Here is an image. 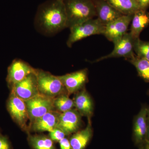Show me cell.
<instances>
[{
	"label": "cell",
	"mask_w": 149,
	"mask_h": 149,
	"mask_svg": "<svg viewBox=\"0 0 149 149\" xmlns=\"http://www.w3.org/2000/svg\"><path fill=\"white\" fill-rule=\"evenodd\" d=\"M67 17L64 2L60 0H49L37 10L35 24L43 35H55L67 28Z\"/></svg>",
	"instance_id": "1"
},
{
	"label": "cell",
	"mask_w": 149,
	"mask_h": 149,
	"mask_svg": "<svg viewBox=\"0 0 149 149\" xmlns=\"http://www.w3.org/2000/svg\"><path fill=\"white\" fill-rule=\"evenodd\" d=\"M63 2L67 17V28H70L96 16L93 0H65Z\"/></svg>",
	"instance_id": "2"
},
{
	"label": "cell",
	"mask_w": 149,
	"mask_h": 149,
	"mask_svg": "<svg viewBox=\"0 0 149 149\" xmlns=\"http://www.w3.org/2000/svg\"><path fill=\"white\" fill-rule=\"evenodd\" d=\"M35 74L39 94L54 98L61 94H68L66 89L58 76L39 69H36Z\"/></svg>",
	"instance_id": "3"
},
{
	"label": "cell",
	"mask_w": 149,
	"mask_h": 149,
	"mask_svg": "<svg viewBox=\"0 0 149 149\" xmlns=\"http://www.w3.org/2000/svg\"><path fill=\"white\" fill-rule=\"evenodd\" d=\"M105 25L98 18L91 19L70 27L67 45L71 47L74 43L92 35H103Z\"/></svg>",
	"instance_id": "4"
},
{
	"label": "cell",
	"mask_w": 149,
	"mask_h": 149,
	"mask_svg": "<svg viewBox=\"0 0 149 149\" xmlns=\"http://www.w3.org/2000/svg\"><path fill=\"white\" fill-rule=\"evenodd\" d=\"M6 108L14 121L22 130L27 133V123L29 118L25 101L10 93L7 101Z\"/></svg>",
	"instance_id": "5"
},
{
	"label": "cell",
	"mask_w": 149,
	"mask_h": 149,
	"mask_svg": "<svg viewBox=\"0 0 149 149\" xmlns=\"http://www.w3.org/2000/svg\"><path fill=\"white\" fill-rule=\"evenodd\" d=\"M54 99L39 95L25 101L30 122L49 112L56 111Z\"/></svg>",
	"instance_id": "6"
},
{
	"label": "cell",
	"mask_w": 149,
	"mask_h": 149,
	"mask_svg": "<svg viewBox=\"0 0 149 149\" xmlns=\"http://www.w3.org/2000/svg\"><path fill=\"white\" fill-rule=\"evenodd\" d=\"M148 108L146 105L141 107L140 111L133 120L132 138L134 144L139 149H142L147 142Z\"/></svg>",
	"instance_id": "7"
},
{
	"label": "cell",
	"mask_w": 149,
	"mask_h": 149,
	"mask_svg": "<svg viewBox=\"0 0 149 149\" xmlns=\"http://www.w3.org/2000/svg\"><path fill=\"white\" fill-rule=\"evenodd\" d=\"M133 15H123L106 24L104 36L113 44L117 42L127 33Z\"/></svg>",
	"instance_id": "8"
},
{
	"label": "cell",
	"mask_w": 149,
	"mask_h": 149,
	"mask_svg": "<svg viewBox=\"0 0 149 149\" xmlns=\"http://www.w3.org/2000/svg\"><path fill=\"white\" fill-rule=\"evenodd\" d=\"M133 39L130 32H127L118 42L114 44V48L111 53L95 60L93 63L98 62L108 58L124 57L126 60L135 55Z\"/></svg>",
	"instance_id": "9"
},
{
	"label": "cell",
	"mask_w": 149,
	"mask_h": 149,
	"mask_svg": "<svg viewBox=\"0 0 149 149\" xmlns=\"http://www.w3.org/2000/svg\"><path fill=\"white\" fill-rule=\"evenodd\" d=\"M10 89L11 93L24 101L39 95L35 72L29 74L23 80L13 86Z\"/></svg>",
	"instance_id": "10"
},
{
	"label": "cell",
	"mask_w": 149,
	"mask_h": 149,
	"mask_svg": "<svg viewBox=\"0 0 149 149\" xmlns=\"http://www.w3.org/2000/svg\"><path fill=\"white\" fill-rule=\"evenodd\" d=\"M70 95L84 88L88 80L87 69H83L64 75L58 76Z\"/></svg>",
	"instance_id": "11"
},
{
	"label": "cell",
	"mask_w": 149,
	"mask_h": 149,
	"mask_svg": "<svg viewBox=\"0 0 149 149\" xmlns=\"http://www.w3.org/2000/svg\"><path fill=\"white\" fill-rule=\"evenodd\" d=\"M35 68L24 61L15 60L8 70L6 80L10 88L23 80L29 74L35 73Z\"/></svg>",
	"instance_id": "12"
},
{
	"label": "cell",
	"mask_w": 149,
	"mask_h": 149,
	"mask_svg": "<svg viewBox=\"0 0 149 149\" xmlns=\"http://www.w3.org/2000/svg\"><path fill=\"white\" fill-rule=\"evenodd\" d=\"M82 116L73 109L61 113L57 127L61 129L66 136H69L80 130L82 125Z\"/></svg>",
	"instance_id": "13"
},
{
	"label": "cell",
	"mask_w": 149,
	"mask_h": 149,
	"mask_svg": "<svg viewBox=\"0 0 149 149\" xmlns=\"http://www.w3.org/2000/svg\"><path fill=\"white\" fill-rule=\"evenodd\" d=\"M61 113L56 111L49 112L41 117L30 122L28 127V132H49L56 128Z\"/></svg>",
	"instance_id": "14"
},
{
	"label": "cell",
	"mask_w": 149,
	"mask_h": 149,
	"mask_svg": "<svg viewBox=\"0 0 149 149\" xmlns=\"http://www.w3.org/2000/svg\"><path fill=\"white\" fill-rule=\"evenodd\" d=\"M76 93L73 100L74 109L82 116L91 119L94 112L93 99L85 88H83Z\"/></svg>",
	"instance_id": "15"
},
{
	"label": "cell",
	"mask_w": 149,
	"mask_h": 149,
	"mask_svg": "<svg viewBox=\"0 0 149 149\" xmlns=\"http://www.w3.org/2000/svg\"><path fill=\"white\" fill-rule=\"evenodd\" d=\"M93 1L97 18L104 25L123 15L105 0H93Z\"/></svg>",
	"instance_id": "16"
},
{
	"label": "cell",
	"mask_w": 149,
	"mask_h": 149,
	"mask_svg": "<svg viewBox=\"0 0 149 149\" xmlns=\"http://www.w3.org/2000/svg\"><path fill=\"white\" fill-rule=\"evenodd\" d=\"M93 136L91 119H88L86 128L73 133L69 139L71 149H85Z\"/></svg>",
	"instance_id": "17"
},
{
	"label": "cell",
	"mask_w": 149,
	"mask_h": 149,
	"mask_svg": "<svg viewBox=\"0 0 149 149\" xmlns=\"http://www.w3.org/2000/svg\"><path fill=\"white\" fill-rule=\"evenodd\" d=\"M130 33L133 39L139 38L142 31L149 24V13L146 10H139L133 15Z\"/></svg>",
	"instance_id": "18"
},
{
	"label": "cell",
	"mask_w": 149,
	"mask_h": 149,
	"mask_svg": "<svg viewBox=\"0 0 149 149\" xmlns=\"http://www.w3.org/2000/svg\"><path fill=\"white\" fill-rule=\"evenodd\" d=\"M123 15H133L140 9L136 0H105Z\"/></svg>",
	"instance_id": "19"
},
{
	"label": "cell",
	"mask_w": 149,
	"mask_h": 149,
	"mask_svg": "<svg viewBox=\"0 0 149 149\" xmlns=\"http://www.w3.org/2000/svg\"><path fill=\"white\" fill-rule=\"evenodd\" d=\"M28 141L33 149H57L54 141L49 137L44 135L28 134Z\"/></svg>",
	"instance_id": "20"
},
{
	"label": "cell",
	"mask_w": 149,
	"mask_h": 149,
	"mask_svg": "<svg viewBox=\"0 0 149 149\" xmlns=\"http://www.w3.org/2000/svg\"><path fill=\"white\" fill-rule=\"evenodd\" d=\"M127 60L135 66L140 77L149 83V61L140 58L136 55Z\"/></svg>",
	"instance_id": "21"
},
{
	"label": "cell",
	"mask_w": 149,
	"mask_h": 149,
	"mask_svg": "<svg viewBox=\"0 0 149 149\" xmlns=\"http://www.w3.org/2000/svg\"><path fill=\"white\" fill-rule=\"evenodd\" d=\"M67 94H61L54 99L55 109L60 113H63L74 108L73 100Z\"/></svg>",
	"instance_id": "22"
},
{
	"label": "cell",
	"mask_w": 149,
	"mask_h": 149,
	"mask_svg": "<svg viewBox=\"0 0 149 149\" xmlns=\"http://www.w3.org/2000/svg\"><path fill=\"white\" fill-rule=\"evenodd\" d=\"M134 51L137 56L149 61V42L142 41L140 38L135 39Z\"/></svg>",
	"instance_id": "23"
},
{
	"label": "cell",
	"mask_w": 149,
	"mask_h": 149,
	"mask_svg": "<svg viewBox=\"0 0 149 149\" xmlns=\"http://www.w3.org/2000/svg\"><path fill=\"white\" fill-rule=\"evenodd\" d=\"M65 136L66 135L64 132L57 127L49 132V137L53 141L55 142H59L65 138Z\"/></svg>",
	"instance_id": "24"
},
{
	"label": "cell",
	"mask_w": 149,
	"mask_h": 149,
	"mask_svg": "<svg viewBox=\"0 0 149 149\" xmlns=\"http://www.w3.org/2000/svg\"><path fill=\"white\" fill-rule=\"evenodd\" d=\"M0 149H11L10 143L6 136L0 133Z\"/></svg>",
	"instance_id": "25"
},
{
	"label": "cell",
	"mask_w": 149,
	"mask_h": 149,
	"mask_svg": "<svg viewBox=\"0 0 149 149\" xmlns=\"http://www.w3.org/2000/svg\"><path fill=\"white\" fill-rule=\"evenodd\" d=\"M61 149H71L69 140L64 138L59 142Z\"/></svg>",
	"instance_id": "26"
},
{
	"label": "cell",
	"mask_w": 149,
	"mask_h": 149,
	"mask_svg": "<svg viewBox=\"0 0 149 149\" xmlns=\"http://www.w3.org/2000/svg\"><path fill=\"white\" fill-rule=\"evenodd\" d=\"M140 9L146 10L149 6V0H136Z\"/></svg>",
	"instance_id": "27"
},
{
	"label": "cell",
	"mask_w": 149,
	"mask_h": 149,
	"mask_svg": "<svg viewBox=\"0 0 149 149\" xmlns=\"http://www.w3.org/2000/svg\"><path fill=\"white\" fill-rule=\"evenodd\" d=\"M147 124H148V135L147 141L149 142V107H148L147 114Z\"/></svg>",
	"instance_id": "28"
},
{
	"label": "cell",
	"mask_w": 149,
	"mask_h": 149,
	"mask_svg": "<svg viewBox=\"0 0 149 149\" xmlns=\"http://www.w3.org/2000/svg\"><path fill=\"white\" fill-rule=\"evenodd\" d=\"M142 149H149V142L147 141L146 143L144 145Z\"/></svg>",
	"instance_id": "29"
},
{
	"label": "cell",
	"mask_w": 149,
	"mask_h": 149,
	"mask_svg": "<svg viewBox=\"0 0 149 149\" xmlns=\"http://www.w3.org/2000/svg\"><path fill=\"white\" fill-rule=\"evenodd\" d=\"M60 1H65V0H60Z\"/></svg>",
	"instance_id": "30"
},
{
	"label": "cell",
	"mask_w": 149,
	"mask_h": 149,
	"mask_svg": "<svg viewBox=\"0 0 149 149\" xmlns=\"http://www.w3.org/2000/svg\"><path fill=\"white\" fill-rule=\"evenodd\" d=\"M148 95L149 96V90L148 91Z\"/></svg>",
	"instance_id": "31"
}]
</instances>
